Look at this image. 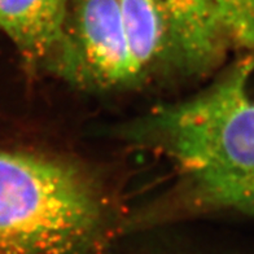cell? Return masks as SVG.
<instances>
[{"instance_id": "1", "label": "cell", "mask_w": 254, "mask_h": 254, "mask_svg": "<svg viewBox=\"0 0 254 254\" xmlns=\"http://www.w3.org/2000/svg\"><path fill=\"white\" fill-rule=\"evenodd\" d=\"M140 132L174 162L190 207L254 215V51L207 90L154 109Z\"/></svg>"}, {"instance_id": "2", "label": "cell", "mask_w": 254, "mask_h": 254, "mask_svg": "<svg viewBox=\"0 0 254 254\" xmlns=\"http://www.w3.org/2000/svg\"><path fill=\"white\" fill-rule=\"evenodd\" d=\"M124 232L105 193L82 169L0 149V254H117Z\"/></svg>"}, {"instance_id": "3", "label": "cell", "mask_w": 254, "mask_h": 254, "mask_svg": "<svg viewBox=\"0 0 254 254\" xmlns=\"http://www.w3.org/2000/svg\"><path fill=\"white\" fill-rule=\"evenodd\" d=\"M51 66L74 83L103 90L141 80L127 44L120 0H70Z\"/></svg>"}, {"instance_id": "4", "label": "cell", "mask_w": 254, "mask_h": 254, "mask_svg": "<svg viewBox=\"0 0 254 254\" xmlns=\"http://www.w3.org/2000/svg\"><path fill=\"white\" fill-rule=\"evenodd\" d=\"M70 0H0V31L31 64H52Z\"/></svg>"}, {"instance_id": "5", "label": "cell", "mask_w": 254, "mask_h": 254, "mask_svg": "<svg viewBox=\"0 0 254 254\" xmlns=\"http://www.w3.org/2000/svg\"><path fill=\"white\" fill-rule=\"evenodd\" d=\"M170 25L181 69L207 70L231 43L211 0H160Z\"/></svg>"}, {"instance_id": "6", "label": "cell", "mask_w": 254, "mask_h": 254, "mask_svg": "<svg viewBox=\"0 0 254 254\" xmlns=\"http://www.w3.org/2000/svg\"><path fill=\"white\" fill-rule=\"evenodd\" d=\"M131 56L141 79L175 65L179 57L169 20L160 0H120Z\"/></svg>"}, {"instance_id": "7", "label": "cell", "mask_w": 254, "mask_h": 254, "mask_svg": "<svg viewBox=\"0 0 254 254\" xmlns=\"http://www.w3.org/2000/svg\"><path fill=\"white\" fill-rule=\"evenodd\" d=\"M231 43L254 51V0H211Z\"/></svg>"}]
</instances>
